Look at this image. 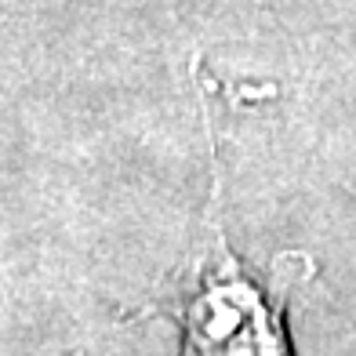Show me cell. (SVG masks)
I'll use <instances>...</instances> for the list:
<instances>
[{"label": "cell", "instance_id": "obj_1", "mask_svg": "<svg viewBox=\"0 0 356 356\" xmlns=\"http://www.w3.org/2000/svg\"><path fill=\"white\" fill-rule=\"evenodd\" d=\"M189 334H193V349H204V353H258V349H269L262 338V313H258V302L254 295L240 284H207L204 298L197 302L193 309V323H189Z\"/></svg>", "mask_w": 356, "mask_h": 356}]
</instances>
